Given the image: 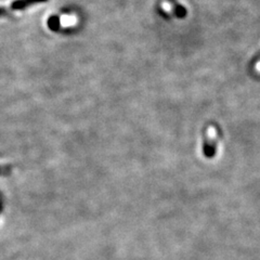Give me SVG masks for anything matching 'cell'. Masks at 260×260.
Instances as JSON below:
<instances>
[{
  "label": "cell",
  "mask_w": 260,
  "mask_h": 260,
  "mask_svg": "<svg viewBox=\"0 0 260 260\" xmlns=\"http://www.w3.org/2000/svg\"><path fill=\"white\" fill-rule=\"evenodd\" d=\"M176 14H177V16H179V18H183V16L186 14V10L184 9V7L178 6L177 10H176Z\"/></svg>",
  "instance_id": "277c9868"
},
{
  "label": "cell",
  "mask_w": 260,
  "mask_h": 260,
  "mask_svg": "<svg viewBox=\"0 0 260 260\" xmlns=\"http://www.w3.org/2000/svg\"><path fill=\"white\" fill-rule=\"evenodd\" d=\"M217 152V140L216 138H211L209 135L205 137L204 144H203V153L205 157L213 158Z\"/></svg>",
  "instance_id": "7a4b0ae2"
},
{
  "label": "cell",
  "mask_w": 260,
  "mask_h": 260,
  "mask_svg": "<svg viewBox=\"0 0 260 260\" xmlns=\"http://www.w3.org/2000/svg\"><path fill=\"white\" fill-rule=\"evenodd\" d=\"M12 165H0V177H9L12 174Z\"/></svg>",
  "instance_id": "3957f363"
},
{
  "label": "cell",
  "mask_w": 260,
  "mask_h": 260,
  "mask_svg": "<svg viewBox=\"0 0 260 260\" xmlns=\"http://www.w3.org/2000/svg\"><path fill=\"white\" fill-rule=\"evenodd\" d=\"M259 63H260V51L254 56L253 60H251L250 65H251V67H255V65H257V64H259Z\"/></svg>",
  "instance_id": "5b68a950"
},
{
  "label": "cell",
  "mask_w": 260,
  "mask_h": 260,
  "mask_svg": "<svg viewBox=\"0 0 260 260\" xmlns=\"http://www.w3.org/2000/svg\"><path fill=\"white\" fill-rule=\"evenodd\" d=\"M47 2L48 0H13V2L10 4V6L0 7V18L8 14H11L12 12L26 10L27 8L31 6L44 4Z\"/></svg>",
  "instance_id": "6da1fadb"
}]
</instances>
